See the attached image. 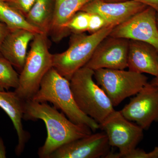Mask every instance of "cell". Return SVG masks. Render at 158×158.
I'll use <instances>...</instances> for the list:
<instances>
[{
    "instance_id": "obj_22",
    "label": "cell",
    "mask_w": 158,
    "mask_h": 158,
    "mask_svg": "<svg viewBox=\"0 0 158 158\" xmlns=\"http://www.w3.org/2000/svg\"><path fill=\"white\" fill-rule=\"evenodd\" d=\"M26 17L37 0H4Z\"/></svg>"
},
{
    "instance_id": "obj_29",
    "label": "cell",
    "mask_w": 158,
    "mask_h": 158,
    "mask_svg": "<svg viewBox=\"0 0 158 158\" xmlns=\"http://www.w3.org/2000/svg\"><path fill=\"white\" fill-rule=\"evenodd\" d=\"M157 26L158 28V14L157 15Z\"/></svg>"
},
{
    "instance_id": "obj_12",
    "label": "cell",
    "mask_w": 158,
    "mask_h": 158,
    "mask_svg": "<svg viewBox=\"0 0 158 158\" xmlns=\"http://www.w3.org/2000/svg\"><path fill=\"white\" fill-rule=\"evenodd\" d=\"M147 7L135 0L120 2L92 0L83 6L80 11L100 15L109 25L115 27Z\"/></svg>"
},
{
    "instance_id": "obj_6",
    "label": "cell",
    "mask_w": 158,
    "mask_h": 158,
    "mask_svg": "<svg viewBox=\"0 0 158 158\" xmlns=\"http://www.w3.org/2000/svg\"><path fill=\"white\" fill-rule=\"evenodd\" d=\"M94 71L97 84L104 91L113 106L136 95L148 83L147 77L143 74L129 70L100 69Z\"/></svg>"
},
{
    "instance_id": "obj_9",
    "label": "cell",
    "mask_w": 158,
    "mask_h": 158,
    "mask_svg": "<svg viewBox=\"0 0 158 158\" xmlns=\"http://www.w3.org/2000/svg\"><path fill=\"white\" fill-rule=\"evenodd\" d=\"M120 112L128 120L148 129L153 123L158 122V88L148 82Z\"/></svg>"
},
{
    "instance_id": "obj_26",
    "label": "cell",
    "mask_w": 158,
    "mask_h": 158,
    "mask_svg": "<svg viewBox=\"0 0 158 158\" xmlns=\"http://www.w3.org/2000/svg\"><path fill=\"white\" fill-rule=\"evenodd\" d=\"M6 158V151L2 138L0 137V158Z\"/></svg>"
},
{
    "instance_id": "obj_16",
    "label": "cell",
    "mask_w": 158,
    "mask_h": 158,
    "mask_svg": "<svg viewBox=\"0 0 158 158\" xmlns=\"http://www.w3.org/2000/svg\"><path fill=\"white\" fill-rule=\"evenodd\" d=\"M92 0H55L53 19L49 35L58 42L71 32L66 26L70 19L85 5Z\"/></svg>"
},
{
    "instance_id": "obj_10",
    "label": "cell",
    "mask_w": 158,
    "mask_h": 158,
    "mask_svg": "<svg viewBox=\"0 0 158 158\" xmlns=\"http://www.w3.org/2000/svg\"><path fill=\"white\" fill-rule=\"evenodd\" d=\"M129 40L108 36L98 44L85 65L93 70L127 68Z\"/></svg>"
},
{
    "instance_id": "obj_27",
    "label": "cell",
    "mask_w": 158,
    "mask_h": 158,
    "mask_svg": "<svg viewBox=\"0 0 158 158\" xmlns=\"http://www.w3.org/2000/svg\"><path fill=\"white\" fill-rule=\"evenodd\" d=\"M149 158H158V146L155 148L152 151L148 152Z\"/></svg>"
},
{
    "instance_id": "obj_24",
    "label": "cell",
    "mask_w": 158,
    "mask_h": 158,
    "mask_svg": "<svg viewBox=\"0 0 158 158\" xmlns=\"http://www.w3.org/2000/svg\"><path fill=\"white\" fill-rule=\"evenodd\" d=\"M9 31L10 30L9 28L5 24L0 22V48L3 40L9 33ZM0 56H2L1 54H0Z\"/></svg>"
},
{
    "instance_id": "obj_5",
    "label": "cell",
    "mask_w": 158,
    "mask_h": 158,
    "mask_svg": "<svg viewBox=\"0 0 158 158\" xmlns=\"http://www.w3.org/2000/svg\"><path fill=\"white\" fill-rule=\"evenodd\" d=\"M114 27L109 26L89 35L73 34L65 52L52 54V66L60 75L70 80L74 74L86 65L98 44L109 36Z\"/></svg>"
},
{
    "instance_id": "obj_4",
    "label": "cell",
    "mask_w": 158,
    "mask_h": 158,
    "mask_svg": "<svg viewBox=\"0 0 158 158\" xmlns=\"http://www.w3.org/2000/svg\"><path fill=\"white\" fill-rule=\"evenodd\" d=\"M46 34H35L27 55L22 70L19 75V84L14 91L25 101L33 98L39 90L44 77L52 66V54L49 50Z\"/></svg>"
},
{
    "instance_id": "obj_20",
    "label": "cell",
    "mask_w": 158,
    "mask_h": 158,
    "mask_svg": "<svg viewBox=\"0 0 158 158\" xmlns=\"http://www.w3.org/2000/svg\"><path fill=\"white\" fill-rule=\"evenodd\" d=\"M89 15V13L86 11H78L68 23L66 28L73 34H79L88 31Z\"/></svg>"
},
{
    "instance_id": "obj_21",
    "label": "cell",
    "mask_w": 158,
    "mask_h": 158,
    "mask_svg": "<svg viewBox=\"0 0 158 158\" xmlns=\"http://www.w3.org/2000/svg\"><path fill=\"white\" fill-rule=\"evenodd\" d=\"M89 13L90 15L88 31L89 34L95 33L105 27L110 26L106 20L100 15L94 13Z\"/></svg>"
},
{
    "instance_id": "obj_14",
    "label": "cell",
    "mask_w": 158,
    "mask_h": 158,
    "mask_svg": "<svg viewBox=\"0 0 158 158\" xmlns=\"http://www.w3.org/2000/svg\"><path fill=\"white\" fill-rule=\"evenodd\" d=\"M36 34L23 30H10L0 48L1 56L7 59L19 73L25 62L29 43Z\"/></svg>"
},
{
    "instance_id": "obj_8",
    "label": "cell",
    "mask_w": 158,
    "mask_h": 158,
    "mask_svg": "<svg viewBox=\"0 0 158 158\" xmlns=\"http://www.w3.org/2000/svg\"><path fill=\"white\" fill-rule=\"evenodd\" d=\"M157 13L147 7L113 29L109 36L147 43L158 51Z\"/></svg>"
},
{
    "instance_id": "obj_2",
    "label": "cell",
    "mask_w": 158,
    "mask_h": 158,
    "mask_svg": "<svg viewBox=\"0 0 158 158\" xmlns=\"http://www.w3.org/2000/svg\"><path fill=\"white\" fill-rule=\"evenodd\" d=\"M31 100L40 102H49L74 123L88 127L92 131L100 128L99 124L85 115L77 106L69 80L62 76L53 67L44 77L39 90Z\"/></svg>"
},
{
    "instance_id": "obj_23",
    "label": "cell",
    "mask_w": 158,
    "mask_h": 158,
    "mask_svg": "<svg viewBox=\"0 0 158 158\" xmlns=\"http://www.w3.org/2000/svg\"><path fill=\"white\" fill-rule=\"evenodd\" d=\"M123 158H149L148 152L139 148L135 149L123 156Z\"/></svg>"
},
{
    "instance_id": "obj_18",
    "label": "cell",
    "mask_w": 158,
    "mask_h": 158,
    "mask_svg": "<svg viewBox=\"0 0 158 158\" xmlns=\"http://www.w3.org/2000/svg\"><path fill=\"white\" fill-rule=\"evenodd\" d=\"M0 22L5 24L10 30L23 29L35 34L41 33L30 24L20 12L4 0H0Z\"/></svg>"
},
{
    "instance_id": "obj_15",
    "label": "cell",
    "mask_w": 158,
    "mask_h": 158,
    "mask_svg": "<svg viewBox=\"0 0 158 158\" xmlns=\"http://www.w3.org/2000/svg\"><path fill=\"white\" fill-rule=\"evenodd\" d=\"M127 68L139 73L158 74V51L147 43L129 40Z\"/></svg>"
},
{
    "instance_id": "obj_19",
    "label": "cell",
    "mask_w": 158,
    "mask_h": 158,
    "mask_svg": "<svg viewBox=\"0 0 158 158\" xmlns=\"http://www.w3.org/2000/svg\"><path fill=\"white\" fill-rule=\"evenodd\" d=\"M19 84V75L7 59L0 56V90L16 89Z\"/></svg>"
},
{
    "instance_id": "obj_7",
    "label": "cell",
    "mask_w": 158,
    "mask_h": 158,
    "mask_svg": "<svg viewBox=\"0 0 158 158\" xmlns=\"http://www.w3.org/2000/svg\"><path fill=\"white\" fill-rule=\"evenodd\" d=\"M99 126L107 136L110 146L119 150L117 153L110 152L106 158H123L136 148L144 137V130L127 119L120 111L114 110Z\"/></svg>"
},
{
    "instance_id": "obj_25",
    "label": "cell",
    "mask_w": 158,
    "mask_h": 158,
    "mask_svg": "<svg viewBox=\"0 0 158 158\" xmlns=\"http://www.w3.org/2000/svg\"><path fill=\"white\" fill-rule=\"evenodd\" d=\"M142 3L148 7H151L156 10L158 14V0H135Z\"/></svg>"
},
{
    "instance_id": "obj_31",
    "label": "cell",
    "mask_w": 158,
    "mask_h": 158,
    "mask_svg": "<svg viewBox=\"0 0 158 158\" xmlns=\"http://www.w3.org/2000/svg\"><path fill=\"white\" fill-rule=\"evenodd\" d=\"M106 1H110V0H106Z\"/></svg>"
},
{
    "instance_id": "obj_28",
    "label": "cell",
    "mask_w": 158,
    "mask_h": 158,
    "mask_svg": "<svg viewBox=\"0 0 158 158\" xmlns=\"http://www.w3.org/2000/svg\"><path fill=\"white\" fill-rule=\"evenodd\" d=\"M150 83L158 89V74L155 77Z\"/></svg>"
},
{
    "instance_id": "obj_1",
    "label": "cell",
    "mask_w": 158,
    "mask_h": 158,
    "mask_svg": "<svg viewBox=\"0 0 158 158\" xmlns=\"http://www.w3.org/2000/svg\"><path fill=\"white\" fill-rule=\"evenodd\" d=\"M23 119H41L45 123L47 137L44 144L38 149L40 158H49L62 145L92 134L90 128L74 123L64 113H60L47 102L26 101Z\"/></svg>"
},
{
    "instance_id": "obj_3",
    "label": "cell",
    "mask_w": 158,
    "mask_h": 158,
    "mask_svg": "<svg viewBox=\"0 0 158 158\" xmlns=\"http://www.w3.org/2000/svg\"><path fill=\"white\" fill-rule=\"evenodd\" d=\"M94 70L84 67L69 80L73 98L79 109L99 124L114 110L110 99L94 81Z\"/></svg>"
},
{
    "instance_id": "obj_11",
    "label": "cell",
    "mask_w": 158,
    "mask_h": 158,
    "mask_svg": "<svg viewBox=\"0 0 158 158\" xmlns=\"http://www.w3.org/2000/svg\"><path fill=\"white\" fill-rule=\"evenodd\" d=\"M110 147L106 133L91 134L62 145L49 158H106Z\"/></svg>"
},
{
    "instance_id": "obj_17",
    "label": "cell",
    "mask_w": 158,
    "mask_h": 158,
    "mask_svg": "<svg viewBox=\"0 0 158 158\" xmlns=\"http://www.w3.org/2000/svg\"><path fill=\"white\" fill-rule=\"evenodd\" d=\"M55 0H37L26 19L42 34L49 36L53 19Z\"/></svg>"
},
{
    "instance_id": "obj_30",
    "label": "cell",
    "mask_w": 158,
    "mask_h": 158,
    "mask_svg": "<svg viewBox=\"0 0 158 158\" xmlns=\"http://www.w3.org/2000/svg\"><path fill=\"white\" fill-rule=\"evenodd\" d=\"M116 2H120V1H125V0H116Z\"/></svg>"
},
{
    "instance_id": "obj_13",
    "label": "cell",
    "mask_w": 158,
    "mask_h": 158,
    "mask_svg": "<svg viewBox=\"0 0 158 158\" xmlns=\"http://www.w3.org/2000/svg\"><path fill=\"white\" fill-rule=\"evenodd\" d=\"M25 102L14 91L0 90V108L11 119L17 133L18 144L15 148L17 156L22 153L30 138V134L24 129L23 125Z\"/></svg>"
}]
</instances>
